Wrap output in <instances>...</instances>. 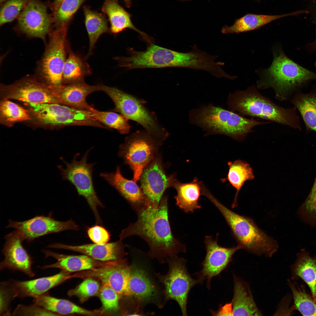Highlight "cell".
I'll list each match as a JSON object with an SVG mask.
<instances>
[{
	"label": "cell",
	"instance_id": "1",
	"mask_svg": "<svg viewBox=\"0 0 316 316\" xmlns=\"http://www.w3.org/2000/svg\"><path fill=\"white\" fill-rule=\"evenodd\" d=\"M138 218L122 230V239L132 236H139L149 245L152 253L176 256L185 253V246L173 236L168 219V198L162 197L157 206L144 204L137 209Z\"/></svg>",
	"mask_w": 316,
	"mask_h": 316
},
{
	"label": "cell",
	"instance_id": "2",
	"mask_svg": "<svg viewBox=\"0 0 316 316\" xmlns=\"http://www.w3.org/2000/svg\"><path fill=\"white\" fill-rule=\"evenodd\" d=\"M189 122L208 135L221 134L243 140L256 126L270 123L248 119L211 104L190 110Z\"/></svg>",
	"mask_w": 316,
	"mask_h": 316
},
{
	"label": "cell",
	"instance_id": "3",
	"mask_svg": "<svg viewBox=\"0 0 316 316\" xmlns=\"http://www.w3.org/2000/svg\"><path fill=\"white\" fill-rule=\"evenodd\" d=\"M227 104L241 116L261 118L295 128L299 127L294 109H285L260 93L254 85L230 93Z\"/></svg>",
	"mask_w": 316,
	"mask_h": 316
},
{
	"label": "cell",
	"instance_id": "4",
	"mask_svg": "<svg viewBox=\"0 0 316 316\" xmlns=\"http://www.w3.org/2000/svg\"><path fill=\"white\" fill-rule=\"evenodd\" d=\"M206 197L225 219L241 249L251 253L271 257L278 249L276 242L260 229L251 219L240 215L220 202L210 193Z\"/></svg>",
	"mask_w": 316,
	"mask_h": 316
},
{
	"label": "cell",
	"instance_id": "5",
	"mask_svg": "<svg viewBox=\"0 0 316 316\" xmlns=\"http://www.w3.org/2000/svg\"><path fill=\"white\" fill-rule=\"evenodd\" d=\"M316 79V74L296 64L281 51L274 54L270 66L263 71L257 82V87L263 89L271 87L276 99H286L295 87L308 80Z\"/></svg>",
	"mask_w": 316,
	"mask_h": 316
},
{
	"label": "cell",
	"instance_id": "6",
	"mask_svg": "<svg viewBox=\"0 0 316 316\" xmlns=\"http://www.w3.org/2000/svg\"><path fill=\"white\" fill-rule=\"evenodd\" d=\"M164 141L144 130H137L126 137L119 146L118 155L133 171L135 182L158 155Z\"/></svg>",
	"mask_w": 316,
	"mask_h": 316
},
{
	"label": "cell",
	"instance_id": "7",
	"mask_svg": "<svg viewBox=\"0 0 316 316\" xmlns=\"http://www.w3.org/2000/svg\"><path fill=\"white\" fill-rule=\"evenodd\" d=\"M102 91L113 102L114 111L136 122L144 130L164 141L168 138L167 130L159 123L154 113L149 110L140 99L115 87L102 85Z\"/></svg>",
	"mask_w": 316,
	"mask_h": 316
},
{
	"label": "cell",
	"instance_id": "8",
	"mask_svg": "<svg viewBox=\"0 0 316 316\" xmlns=\"http://www.w3.org/2000/svg\"><path fill=\"white\" fill-rule=\"evenodd\" d=\"M31 116L39 124L56 126H83L106 128L92 116L90 110L58 104H27Z\"/></svg>",
	"mask_w": 316,
	"mask_h": 316
},
{
	"label": "cell",
	"instance_id": "9",
	"mask_svg": "<svg viewBox=\"0 0 316 316\" xmlns=\"http://www.w3.org/2000/svg\"><path fill=\"white\" fill-rule=\"evenodd\" d=\"M90 150L85 153L81 159L77 160L79 154L74 157L71 163L63 161L66 167L59 166L63 179L68 181L74 186L78 194L86 200L95 216L96 222L100 223L101 220L97 210L98 206L103 205L98 198L93 183V168L96 163H88L87 158Z\"/></svg>",
	"mask_w": 316,
	"mask_h": 316
},
{
	"label": "cell",
	"instance_id": "10",
	"mask_svg": "<svg viewBox=\"0 0 316 316\" xmlns=\"http://www.w3.org/2000/svg\"><path fill=\"white\" fill-rule=\"evenodd\" d=\"M67 26L49 34V42L39 68V73L47 85L56 87L62 84V74L66 60Z\"/></svg>",
	"mask_w": 316,
	"mask_h": 316
},
{
	"label": "cell",
	"instance_id": "11",
	"mask_svg": "<svg viewBox=\"0 0 316 316\" xmlns=\"http://www.w3.org/2000/svg\"><path fill=\"white\" fill-rule=\"evenodd\" d=\"M186 260L173 257L170 262L167 274L163 277L166 298L176 301L179 305L183 316L187 315V306L188 293L191 289L199 283L188 273Z\"/></svg>",
	"mask_w": 316,
	"mask_h": 316
},
{
	"label": "cell",
	"instance_id": "12",
	"mask_svg": "<svg viewBox=\"0 0 316 316\" xmlns=\"http://www.w3.org/2000/svg\"><path fill=\"white\" fill-rule=\"evenodd\" d=\"M3 98L26 104H58L54 88L35 78L27 77L12 84L1 87Z\"/></svg>",
	"mask_w": 316,
	"mask_h": 316
},
{
	"label": "cell",
	"instance_id": "13",
	"mask_svg": "<svg viewBox=\"0 0 316 316\" xmlns=\"http://www.w3.org/2000/svg\"><path fill=\"white\" fill-rule=\"evenodd\" d=\"M139 180L144 196V204L157 206L165 190L173 187L176 179L174 174L166 175L162 157L158 154L144 169Z\"/></svg>",
	"mask_w": 316,
	"mask_h": 316
},
{
	"label": "cell",
	"instance_id": "14",
	"mask_svg": "<svg viewBox=\"0 0 316 316\" xmlns=\"http://www.w3.org/2000/svg\"><path fill=\"white\" fill-rule=\"evenodd\" d=\"M204 243L206 254L201 263L202 268L194 275L199 283L202 284L206 280L207 287L209 289L212 278L219 275L226 268L232 261L233 254L241 248L238 245L229 248L222 247L218 244L217 239H214L211 236H206Z\"/></svg>",
	"mask_w": 316,
	"mask_h": 316
},
{
	"label": "cell",
	"instance_id": "15",
	"mask_svg": "<svg viewBox=\"0 0 316 316\" xmlns=\"http://www.w3.org/2000/svg\"><path fill=\"white\" fill-rule=\"evenodd\" d=\"M7 228L15 229L23 241H31L35 238L67 230H78V226L73 220L61 221L55 219L50 215L37 216L22 221H9Z\"/></svg>",
	"mask_w": 316,
	"mask_h": 316
},
{
	"label": "cell",
	"instance_id": "16",
	"mask_svg": "<svg viewBox=\"0 0 316 316\" xmlns=\"http://www.w3.org/2000/svg\"><path fill=\"white\" fill-rule=\"evenodd\" d=\"M51 21L45 5L37 0H31L18 16V25L27 35L44 39L49 32Z\"/></svg>",
	"mask_w": 316,
	"mask_h": 316
},
{
	"label": "cell",
	"instance_id": "17",
	"mask_svg": "<svg viewBox=\"0 0 316 316\" xmlns=\"http://www.w3.org/2000/svg\"><path fill=\"white\" fill-rule=\"evenodd\" d=\"M6 242L2 252L4 259L0 264L1 270L8 269L22 272L30 277L35 273L32 269L31 258L23 247V241L16 230L5 236Z\"/></svg>",
	"mask_w": 316,
	"mask_h": 316
},
{
	"label": "cell",
	"instance_id": "18",
	"mask_svg": "<svg viewBox=\"0 0 316 316\" xmlns=\"http://www.w3.org/2000/svg\"><path fill=\"white\" fill-rule=\"evenodd\" d=\"M70 273L61 270L50 276L27 281L11 280L8 282L15 298H34L48 292L69 279Z\"/></svg>",
	"mask_w": 316,
	"mask_h": 316
},
{
	"label": "cell",
	"instance_id": "19",
	"mask_svg": "<svg viewBox=\"0 0 316 316\" xmlns=\"http://www.w3.org/2000/svg\"><path fill=\"white\" fill-rule=\"evenodd\" d=\"M102 86L91 85L83 83L62 84L54 88L59 104L90 110L93 107L87 102L86 98L93 92L102 91Z\"/></svg>",
	"mask_w": 316,
	"mask_h": 316
},
{
	"label": "cell",
	"instance_id": "20",
	"mask_svg": "<svg viewBox=\"0 0 316 316\" xmlns=\"http://www.w3.org/2000/svg\"><path fill=\"white\" fill-rule=\"evenodd\" d=\"M121 240L104 245L95 243L73 245L56 243L49 248L67 250L82 253L98 261L109 262L118 260L123 251Z\"/></svg>",
	"mask_w": 316,
	"mask_h": 316
},
{
	"label": "cell",
	"instance_id": "21",
	"mask_svg": "<svg viewBox=\"0 0 316 316\" xmlns=\"http://www.w3.org/2000/svg\"><path fill=\"white\" fill-rule=\"evenodd\" d=\"M43 251L46 257H53L57 261L53 264L41 267L43 269L56 268L71 273L98 267L104 265L107 262L96 260L85 255H68L58 253L49 250H44Z\"/></svg>",
	"mask_w": 316,
	"mask_h": 316
},
{
	"label": "cell",
	"instance_id": "22",
	"mask_svg": "<svg viewBox=\"0 0 316 316\" xmlns=\"http://www.w3.org/2000/svg\"><path fill=\"white\" fill-rule=\"evenodd\" d=\"M100 176L114 188L136 209L145 203V197L140 187L133 180H129L122 175L119 166L114 172L101 173Z\"/></svg>",
	"mask_w": 316,
	"mask_h": 316
},
{
	"label": "cell",
	"instance_id": "23",
	"mask_svg": "<svg viewBox=\"0 0 316 316\" xmlns=\"http://www.w3.org/2000/svg\"><path fill=\"white\" fill-rule=\"evenodd\" d=\"M233 277V295L231 302L233 316L262 315L254 300L248 284L234 274Z\"/></svg>",
	"mask_w": 316,
	"mask_h": 316
},
{
	"label": "cell",
	"instance_id": "24",
	"mask_svg": "<svg viewBox=\"0 0 316 316\" xmlns=\"http://www.w3.org/2000/svg\"><path fill=\"white\" fill-rule=\"evenodd\" d=\"M102 10L109 18L111 33L116 34L129 28L138 33L149 43H154L152 38L135 27L131 22L130 15L119 5L117 0H106Z\"/></svg>",
	"mask_w": 316,
	"mask_h": 316
},
{
	"label": "cell",
	"instance_id": "25",
	"mask_svg": "<svg viewBox=\"0 0 316 316\" xmlns=\"http://www.w3.org/2000/svg\"><path fill=\"white\" fill-rule=\"evenodd\" d=\"M290 267L291 279L303 280L316 302V255L311 257L309 253L302 250L298 254L295 262Z\"/></svg>",
	"mask_w": 316,
	"mask_h": 316
},
{
	"label": "cell",
	"instance_id": "26",
	"mask_svg": "<svg viewBox=\"0 0 316 316\" xmlns=\"http://www.w3.org/2000/svg\"><path fill=\"white\" fill-rule=\"evenodd\" d=\"M34 298V304L59 315L76 314L92 316L100 314L99 310H88L68 300L51 296L48 292Z\"/></svg>",
	"mask_w": 316,
	"mask_h": 316
},
{
	"label": "cell",
	"instance_id": "27",
	"mask_svg": "<svg viewBox=\"0 0 316 316\" xmlns=\"http://www.w3.org/2000/svg\"><path fill=\"white\" fill-rule=\"evenodd\" d=\"M201 184L197 179L187 183H182L176 180L174 182L173 187L177 193L174 197L176 204L185 212H192L201 208L198 201L202 194Z\"/></svg>",
	"mask_w": 316,
	"mask_h": 316
},
{
	"label": "cell",
	"instance_id": "28",
	"mask_svg": "<svg viewBox=\"0 0 316 316\" xmlns=\"http://www.w3.org/2000/svg\"><path fill=\"white\" fill-rule=\"evenodd\" d=\"M300 11L281 15H264L252 14H247L236 20L231 26H225L221 29L225 34L239 33L258 28L273 20L289 16L300 13Z\"/></svg>",
	"mask_w": 316,
	"mask_h": 316
},
{
	"label": "cell",
	"instance_id": "29",
	"mask_svg": "<svg viewBox=\"0 0 316 316\" xmlns=\"http://www.w3.org/2000/svg\"><path fill=\"white\" fill-rule=\"evenodd\" d=\"M128 290L129 296L141 301L150 300L156 293L154 286L145 272L138 268L131 269Z\"/></svg>",
	"mask_w": 316,
	"mask_h": 316
},
{
	"label": "cell",
	"instance_id": "30",
	"mask_svg": "<svg viewBox=\"0 0 316 316\" xmlns=\"http://www.w3.org/2000/svg\"><path fill=\"white\" fill-rule=\"evenodd\" d=\"M91 73V69L88 63L77 55L71 51L64 64L62 84L85 83V78Z\"/></svg>",
	"mask_w": 316,
	"mask_h": 316
},
{
	"label": "cell",
	"instance_id": "31",
	"mask_svg": "<svg viewBox=\"0 0 316 316\" xmlns=\"http://www.w3.org/2000/svg\"><path fill=\"white\" fill-rule=\"evenodd\" d=\"M85 24L89 40V47L86 59L92 54L95 43L102 34L108 32L109 29L107 21L102 14L91 10L84 6Z\"/></svg>",
	"mask_w": 316,
	"mask_h": 316
},
{
	"label": "cell",
	"instance_id": "32",
	"mask_svg": "<svg viewBox=\"0 0 316 316\" xmlns=\"http://www.w3.org/2000/svg\"><path fill=\"white\" fill-rule=\"evenodd\" d=\"M229 167L227 179L236 189V193L233 203L232 208L237 206V197L239 193L245 182L255 178L253 169L246 162L238 159L228 163Z\"/></svg>",
	"mask_w": 316,
	"mask_h": 316
},
{
	"label": "cell",
	"instance_id": "33",
	"mask_svg": "<svg viewBox=\"0 0 316 316\" xmlns=\"http://www.w3.org/2000/svg\"><path fill=\"white\" fill-rule=\"evenodd\" d=\"M287 284L292 293L294 310H297L303 316H316V302L312 295L305 290V285L299 286L296 281L288 279Z\"/></svg>",
	"mask_w": 316,
	"mask_h": 316
},
{
	"label": "cell",
	"instance_id": "34",
	"mask_svg": "<svg viewBox=\"0 0 316 316\" xmlns=\"http://www.w3.org/2000/svg\"><path fill=\"white\" fill-rule=\"evenodd\" d=\"M30 111L8 100L3 98L0 104V120L4 125L11 126L18 122L32 119Z\"/></svg>",
	"mask_w": 316,
	"mask_h": 316
},
{
	"label": "cell",
	"instance_id": "35",
	"mask_svg": "<svg viewBox=\"0 0 316 316\" xmlns=\"http://www.w3.org/2000/svg\"><path fill=\"white\" fill-rule=\"evenodd\" d=\"M90 111L92 116L97 121L107 128L115 129L122 134L129 133L131 126L129 120L121 114L112 111H100L93 107Z\"/></svg>",
	"mask_w": 316,
	"mask_h": 316
},
{
	"label": "cell",
	"instance_id": "36",
	"mask_svg": "<svg viewBox=\"0 0 316 316\" xmlns=\"http://www.w3.org/2000/svg\"><path fill=\"white\" fill-rule=\"evenodd\" d=\"M307 126L316 132V96L303 95L294 101Z\"/></svg>",
	"mask_w": 316,
	"mask_h": 316
},
{
	"label": "cell",
	"instance_id": "37",
	"mask_svg": "<svg viewBox=\"0 0 316 316\" xmlns=\"http://www.w3.org/2000/svg\"><path fill=\"white\" fill-rule=\"evenodd\" d=\"M85 0H64L54 12L52 21L59 28L67 26Z\"/></svg>",
	"mask_w": 316,
	"mask_h": 316
},
{
	"label": "cell",
	"instance_id": "38",
	"mask_svg": "<svg viewBox=\"0 0 316 316\" xmlns=\"http://www.w3.org/2000/svg\"><path fill=\"white\" fill-rule=\"evenodd\" d=\"M101 287L98 280L87 278L75 288L69 291L68 295L70 296L77 297L83 303L90 297L98 294Z\"/></svg>",
	"mask_w": 316,
	"mask_h": 316
},
{
	"label": "cell",
	"instance_id": "39",
	"mask_svg": "<svg viewBox=\"0 0 316 316\" xmlns=\"http://www.w3.org/2000/svg\"><path fill=\"white\" fill-rule=\"evenodd\" d=\"M29 0H8L1 8L0 25L12 21L19 16Z\"/></svg>",
	"mask_w": 316,
	"mask_h": 316
},
{
	"label": "cell",
	"instance_id": "40",
	"mask_svg": "<svg viewBox=\"0 0 316 316\" xmlns=\"http://www.w3.org/2000/svg\"><path fill=\"white\" fill-rule=\"evenodd\" d=\"M98 295L102 303V313L114 312L118 309L120 297L111 287L102 284Z\"/></svg>",
	"mask_w": 316,
	"mask_h": 316
},
{
	"label": "cell",
	"instance_id": "41",
	"mask_svg": "<svg viewBox=\"0 0 316 316\" xmlns=\"http://www.w3.org/2000/svg\"><path fill=\"white\" fill-rule=\"evenodd\" d=\"M13 292L8 281L3 282L0 285L1 315H11L10 305L14 298Z\"/></svg>",
	"mask_w": 316,
	"mask_h": 316
},
{
	"label": "cell",
	"instance_id": "42",
	"mask_svg": "<svg viewBox=\"0 0 316 316\" xmlns=\"http://www.w3.org/2000/svg\"><path fill=\"white\" fill-rule=\"evenodd\" d=\"M12 315L19 316H55L58 314L49 311L36 304L30 305H19Z\"/></svg>",
	"mask_w": 316,
	"mask_h": 316
},
{
	"label": "cell",
	"instance_id": "43",
	"mask_svg": "<svg viewBox=\"0 0 316 316\" xmlns=\"http://www.w3.org/2000/svg\"><path fill=\"white\" fill-rule=\"evenodd\" d=\"M87 233L90 239L94 243L104 245L107 243L110 239V235L108 231L99 225L88 228Z\"/></svg>",
	"mask_w": 316,
	"mask_h": 316
},
{
	"label": "cell",
	"instance_id": "44",
	"mask_svg": "<svg viewBox=\"0 0 316 316\" xmlns=\"http://www.w3.org/2000/svg\"><path fill=\"white\" fill-rule=\"evenodd\" d=\"M305 205L309 212L316 214V176L311 191Z\"/></svg>",
	"mask_w": 316,
	"mask_h": 316
},
{
	"label": "cell",
	"instance_id": "45",
	"mask_svg": "<svg viewBox=\"0 0 316 316\" xmlns=\"http://www.w3.org/2000/svg\"><path fill=\"white\" fill-rule=\"evenodd\" d=\"M217 311L210 310L212 315L233 316V306L231 302L220 306Z\"/></svg>",
	"mask_w": 316,
	"mask_h": 316
},
{
	"label": "cell",
	"instance_id": "46",
	"mask_svg": "<svg viewBox=\"0 0 316 316\" xmlns=\"http://www.w3.org/2000/svg\"><path fill=\"white\" fill-rule=\"evenodd\" d=\"M64 0H54L52 6L51 8L54 12L58 9L61 4Z\"/></svg>",
	"mask_w": 316,
	"mask_h": 316
},
{
	"label": "cell",
	"instance_id": "47",
	"mask_svg": "<svg viewBox=\"0 0 316 316\" xmlns=\"http://www.w3.org/2000/svg\"><path fill=\"white\" fill-rule=\"evenodd\" d=\"M131 0H123L124 1L126 6L127 7H129L130 5Z\"/></svg>",
	"mask_w": 316,
	"mask_h": 316
},
{
	"label": "cell",
	"instance_id": "48",
	"mask_svg": "<svg viewBox=\"0 0 316 316\" xmlns=\"http://www.w3.org/2000/svg\"><path fill=\"white\" fill-rule=\"evenodd\" d=\"M312 45H313L314 47L316 48V39L313 43Z\"/></svg>",
	"mask_w": 316,
	"mask_h": 316
},
{
	"label": "cell",
	"instance_id": "49",
	"mask_svg": "<svg viewBox=\"0 0 316 316\" xmlns=\"http://www.w3.org/2000/svg\"><path fill=\"white\" fill-rule=\"evenodd\" d=\"M6 0H0V3H3Z\"/></svg>",
	"mask_w": 316,
	"mask_h": 316
},
{
	"label": "cell",
	"instance_id": "50",
	"mask_svg": "<svg viewBox=\"0 0 316 316\" xmlns=\"http://www.w3.org/2000/svg\"><path fill=\"white\" fill-rule=\"evenodd\" d=\"M315 66L316 67V62L315 63Z\"/></svg>",
	"mask_w": 316,
	"mask_h": 316
},
{
	"label": "cell",
	"instance_id": "51",
	"mask_svg": "<svg viewBox=\"0 0 316 316\" xmlns=\"http://www.w3.org/2000/svg\"></svg>",
	"mask_w": 316,
	"mask_h": 316
}]
</instances>
